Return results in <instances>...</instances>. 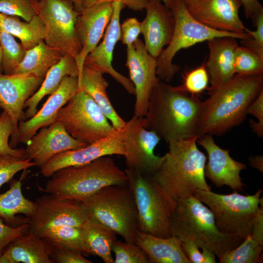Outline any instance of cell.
I'll use <instances>...</instances> for the list:
<instances>
[{"mask_svg":"<svg viewBox=\"0 0 263 263\" xmlns=\"http://www.w3.org/2000/svg\"><path fill=\"white\" fill-rule=\"evenodd\" d=\"M203 106L204 101L196 95L159 80L150 98L145 127L168 143L198 136Z\"/></svg>","mask_w":263,"mask_h":263,"instance_id":"cell-1","label":"cell"},{"mask_svg":"<svg viewBox=\"0 0 263 263\" xmlns=\"http://www.w3.org/2000/svg\"><path fill=\"white\" fill-rule=\"evenodd\" d=\"M263 90V75L235 74L226 83L209 89L204 101L199 124L198 137L221 135L244 119L249 105Z\"/></svg>","mask_w":263,"mask_h":263,"instance_id":"cell-2","label":"cell"},{"mask_svg":"<svg viewBox=\"0 0 263 263\" xmlns=\"http://www.w3.org/2000/svg\"><path fill=\"white\" fill-rule=\"evenodd\" d=\"M198 137L169 143V151L152 176L173 204L194 195L196 189L211 190L205 179V154L197 146Z\"/></svg>","mask_w":263,"mask_h":263,"instance_id":"cell-3","label":"cell"},{"mask_svg":"<svg viewBox=\"0 0 263 263\" xmlns=\"http://www.w3.org/2000/svg\"><path fill=\"white\" fill-rule=\"evenodd\" d=\"M171 236L193 240L201 248L212 251L218 259L244 239L238 234L220 231L210 209L194 195L178 201L170 218Z\"/></svg>","mask_w":263,"mask_h":263,"instance_id":"cell-4","label":"cell"},{"mask_svg":"<svg viewBox=\"0 0 263 263\" xmlns=\"http://www.w3.org/2000/svg\"><path fill=\"white\" fill-rule=\"evenodd\" d=\"M51 177L46 182L45 192L60 199L81 202L106 186L128 181L125 171L109 156L84 165L63 168Z\"/></svg>","mask_w":263,"mask_h":263,"instance_id":"cell-5","label":"cell"},{"mask_svg":"<svg viewBox=\"0 0 263 263\" xmlns=\"http://www.w3.org/2000/svg\"><path fill=\"white\" fill-rule=\"evenodd\" d=\"M89 217L92 218L134 243L138 227V212L134 196L127 183L106 186L82 201Z\"/></svg>","mask_w":263,"mask_h":263,"instance_id":"cell-6","label":"cell"},{"mask_svg":"<svg viewBox=\"0 0 263 263\" xmlns=\"http://www.w3.org/2000/svg\"><path fill=\"white\" fill-rule=\"evenodd\" d=\"M170 10L175 25L171 39L156 58V75L161 80L170 82L180 67L172 62L178 51L213 38L231 37L241 40L251 38L246 32L236 33L209 28L195 19L182 0H174Z\"/></svg>","mask_w":263,"mask_h":263,"instance_id":"cell-7","label":"cell"},{"mask_svg":"<svg viewBox=\"0 0 263 263\" xmlns=\"http://www.w3.org/2000/svg\"><path fill=\"white\" fill-rule=\"evenodd\" d=\"M124 171L136 204L137 230L156 237H171L170 218L176 205L165 195L152 175L127 168Z\"/></svg>","mask_w":263,"mask_h":263,"instance_id":"cell-8","label":"cell"},{"mask_svg":"<svg viewBox=\"0 0 263 263\" xmlns=\"http://www.w3.org/2000/svg\"><path fill=\"white\" fill-rule=\"evenodd\" d=\"M263 190L252 195H243L234 191L220 194L211 190L196 189L194 195L212 211L218 229L225 233L238 234L244 238L251 233L253 225L263 203Z\"/></svg>","mask_w":263,"mask_h":263,"instance_id":"cell-9","label":"cell"},{"mask_svg":"<svg viewBox=\"0 0 263 263\" xmlns=\"http://www.w3.org/2000/svg\"><path fill=\"white\" fill-rule=\"evenodd\" d=\"M46 32L44 42L75 59L81 50L75 29L79 14L71 0H32Z\"/></svg>","mask_w":263,"mask_h":263,"instance_id":"cell-10","label":"cell"},{"mask_svg":"<svg viewBox=\"0 0 263 263\" xmlns=\"http://www.w3.org/2000/svg\"><path fill=\"white\" fill-rule=\"evenodd\" d=\"M108 120L93 98L81 91L59 110L56 118L70 135L87 145L103 139L114 130Z\"/></svg>","mask_w":263,"mask_h":263,"instance_id":"cell-11","label":"cell"},{"mask_svg":"<svg viewBox=\"0 0 263 263\" xmlns=\"http://www.w3.org/2000/svg\"><path fill=\"white\" fill-rule=\"evenodd\" d=\"M122 131L127 169L153 175L164 159V156L154 153L160 137L146 128L144 117L134 115L126 122Z\"/></svg>","mask_w":263,"mask_h":263,"instance_id":"cell-12","label":"cell"},{"mask_svg":"<svg viewBox=\"0 0 263 263\" xmlns=\"http://www.w3.org/2000/svg\"><path fill=\"white\" fill-rule=\"evenodd\" d=\"M35 209L30 218V229L38 235L54 226L71 225L82 227L89 218L82 202L60 199L49 194L36 199Z\"/></svg>","mask_w":263,"mask_h":263,"instance_id":"cell-13","label":"cell"},{"mask_svg":"<svg viewBox=\"0 0 263 263\" xmlns=\"http://www.w3.org/2000/svg\"><path fill=\"white\" fill-rule=\"evenodd\" d=\"M126 66L135 89L134 115L144 117L152 91L160 80L156 75V59L148 53L143 41L138 38L132 44L127 46Z\"/></svg>","mask_w":263,"mask_h":263,"instance_id":"cell-14","label":"cell"},{"mask_svg":"<svg viewBox=\"0 0 263 263\" xmlns=\"http://www.w3.org/2000/svg\"><path fill=\"white\" fill-rule=\"evenodd\" d=\"M44 78L32 74L5 75L0 73V108L9 115L13 132L9 144L15 148L19 144V123L23 120L24 105L39 88Z\"/></svg>","mask_w":263,"mask_h":263,"instance_id":"cell-15","label":"cell"},{"mask_svg":"<svg viewBox=\"0 0 263 263\" xmlns=\"http://www.w3.org/2000/svg\"><path fill=\"white\" fill-rule=\"evenodd\" d=\"M124 154L122 129H114L105 137L93 143L55 155L40 167V173L45 177H51L64 167L84 165L104 156Z\"/></svg>","mask_w":263,"mask_h":263,"instance_id":"cell-16","label":"cell"},{"mask_svg":"<svg viewBox=\"0 0 263 263\" xmlns=\"http://www.w3.org/2000/svg\"><path fill=\"white\" fill-rule=\"evenodd\" d=\"M112 18L106 28L103 40L86 57L84 66L97 71L102 74H108L120 83L129 94H135L132 81L117 72L112 65L113 54L117 42L121 39L120 17L126 6L119 1L112 2Z\"/></svg>","mask_w":263,"mask_h":263,"instance_id":"cell-17","label":"cell"},{"mask_svg":"<svg viewBox=\"0 0 263 263\" xmlns=\"http://www.w3.org/2000/svg\"><path fill=\"white\" fill-rule=\"evenodd\" d=\"M197 142L205 149L208 155L205 177L217 188L226 185L234 191L242 190L244 185L240 174L246 169V165L234 160L228 150L221 148L215 143L212 135L199 137Z\"/></svg>","mask_w":263,"mask_h":263,"instance_id":"cell-18","label":"cell"},{"mask_svg":"<svg viewBox=\"0 0 263 263\" xmlns=\"http://www.w3.org/2000/svg\"><path fill=\"white\" fill-rule=\"evenodd\" d=\"M79 91L77 76H66L58 89L50 95L42 108L31 118L19 123L17 140L18 144H27L37 132L56 121L59 110Z\"/></svg>","mask_w":263,"mask_h":263,"instance_id":"cell-19","label":"cell"},{"mask_svg":"<svg viewBox=\"0 0 263 263\" xmlns=\"http://www.w3.org/2000/svg\"><path fill=\"white\" fill-rule=\"evenodd\" d=\"M112 3L102 2L84 8L79 12L75 23L81 50L76 58L79 76L82 71L86 56L98 44L111 20Z\"/></svg>","mask_w":263,"mask_h":263,"instance_id":"cell-20","label":"cell"},{"mask_svg":"<svg viewBox=\"0 0 263 263\" xmlns=\"http://www.w3.org/2000/svg\"><path fill=\"white\" fill-rule=\"evenodd\" d=\"M87 145L73 138L60 121H56L40 129L32 137L25 149L28 158L40 168L57 154Z\"/></svg>","mask_w":263,"mask_h":263,"instance_id":"cell-21","label":"cell"},{"mask_svg":"<svg viewBox=\"0 0 263 263\" xmlns=\"http://www.w3.org/2000/svg\"><path fill=\"white\" fill-rule=\"evenodd\" d=\"M146 15L141 22V33L148 53L155 58L170 42L175 21L170 9L160 0H148Z\"/></svg>","mask_w":263,"mask_h":263,"instance_id":"cell-22","label":"cell"},{"mask_svg":"<svg viewBox=\"0 0 263 263\" xmlns=\"http://www.w3.org/2000/svg\"><path fill=\"white\" fill-rule=\"evenodd\" d=\"M240 0H200L188 10L197 20L212 29L228 32L245 33L239 15Z\"/></svg>","mask_w":263,"mask_h":263,"instance_id":"cell-23","label":"cell"},{"mask_svg":"<svg viewBox=\"0 0 263 263\" xmlns=\"http://www.w3.org/2000/svg\"><path fill=\"white\" fill-rule=\"evenodd\" d=\"M236 39L222 37L207 41L209 52L205 65L211 85L209 89L224 85L235 75L234 53L238 46Z\"/></svg>","mask_w":263,"mask_h":263,"instance_id":"cell-24","label":"cell"},{"mask_svg":"<svg viewBox=\"0 0 263 263\" xmlns=\"http://www.w3.org/2000/svg\"><path fill=\"white\" fill-rule=\"evenodd\" d=\"M48 241L29 229L6 247L0 263H52Z\"/></svg>","mask_w":263,"mask_h":263,"instance_id":"cell-25","label":"cell"},{"mask_svg":"<svg viewBox=\"0 0 263 263\" xmlns=\"http://www.w3.org/2000/svg\"><path fill=\"white\" fill-rule=\"evenodd\" d=\"M134 243L146 254L149 263H190L176 236L162 238L137 230Z\"/></svg>","mask_w":263,"mask_h":263,"instance_id":"cell-26","label":"cell"},{"mask_svg":"<svg viewBox=\"0 0 263 263\" xmlns=\"http://www.w3.org/2000/svg\"><path fill=\"white\" fill-rule=\"evenodd\" d=\"M66 76H79V70L75 59L65 54L60 61L51 67L46 73L44 79L38 90L25 102L23 120L32 117L37 112L40 101L46 95H51L59 87Z\"/></svg>","mask_w":263,"mask_h":263,"instance_id":"cell-27","label":"cell"},{"mask_svg":"<svg viewBox=\"0 0 263 263\" xmlns=\"http://www.w3.org/2000/svg\"><path fill=\"white\" fill-rule=\"evenodd\" d=\"M101 73L85 66L79 76V91L89 94L115 130L121 129L126 121L117 113L107 93L109 83Z\"/></svg>","mask_w":263,"mask_h":263,"instance_id":"cell-28","label":"cell"},{"mask_svg":"<svg viewBox=\"0 0 263 263\" xmlns=\"http://www.w3.org/2000/svg\"><path fill=\"white\" fill-rule=\"evenodd\" d=\"M9 183V189L0 194V217L12 226L29 223L35 203L23 196L21 179H11Z\"/></svg>","mask_w":263,"mask_h":263,"instance_id":"cell-29","label":"cell"},{"mask_svg":"<svg viewBox=\"0 0 263 263\" xmlns=\"http://www.w3.org/2000/svg\"><path fill=\"white\" fill-rule=\"evenodd\" d=\"M82 227L87 255L97 256L105 263H113L112 247L116 241V234L105 225L90 217Z\"/></svg>","mask_w":263,"mask_h":263,"instance_id":"cell-30","label":"cell"},{"mask_svg":"<svg viewBox=\"0 0 263 263\" xmlns=\"http://www.w3.org/2000/svg\"><path fill=\"white\" fill-rule=\"evenodd\" d=\"M62 51L48 45L44 40L26 51L25 55L12 74H32L44 78L49 70L65 55Z\"/></svg>","mask_w":263,"mask_h":263,"instance_id":"cell-31","label":"cell"},{"mask_svg":"<svg viewBox=\"0 0 263 263\" xmlns=\"http://www.w3.org/2000/svg\"><path fill=\"white\" fill-rule=\"evenodd\" d=\"M0 27L20 40L25 50H28L45 38L43 24L36 15L29 22L22 21L19 17L0 13Z\"/></svg>","mask_w":263,"mask_h":263,"instance_id":"cell-32","label":"cell"},{"mask_svg":"<svg viewBox=\"0 0 263 263\" xmlns=\"http://www.w3.org/2000/svg\"><path fill=\"white\" fill-rule=\"evenodd\" d=\"M38 236L50 242L57 243L79 251L84 256L85 252L82 227L61 225L48 228Z\"/></svg>","mask_w":263,"mask_h":263,"instance_id":"cell-33","label":"cell"},{"mask_svg":"<svg viewBox=\"0 0 263 263\" xmlns=\"http://www.w3.org/2000/svg\"><path fill=\"white\" fill-rule=\"evenodd\" d=\"M263 245L254 239L251 233L236 248L219 259L220 263H259L263 262Z\"/></svg>","mask_w":263,"mask_h":263,"instance_id":"cell-34","label":"cell"},{"mask_svg":"<svg viewBox=\"0 0 263 263\" xmlns=\"http://www.w3.org/2000/svg\"><path fill=\"white\" fill-rule=\"evenodd\" d=\"M0 45L2 52V73L11 75L22 60L26 51L14 37L0 27Z\"/></svg>","mask_w":263,"mask_h":263,"instance_id":"cell-35","label":"cell"},{"mask_svg":"<svg viewBox=\"0 0 263 263\" xmlns=\"http://www.w3.org/2000/svg\"><path fill=\"white\" fill-rule=\"evenodd\" d=\"M235 74L263 75V58L250 49L238 46L234 58Z\"/></svg>","mask_w":263,"mask_h":263,"instance_id":"cell-36","label":"cell"},{"mask_svg":"<svg viewBox=\"0 0 263 263\" xmlns=\"http://www.w3.org/2000/svg\"><path fill=\"white\" fill-rule=\"evenodd\" d=\"M113 263H149L147 255L135 243L115 241L112 247Z\"/></svg>","mask_w":263,"mask_h":263,"instance_id":"cell-37","label":"cell"},{"mask_svg":"<svg viewBox=\"0 0 263 263\" xmlns=\"http://www.w3.org/2000/svg\"><path fill=\"white\" fill-rule=\"evenodd\" d=\"M30 159L10 154H0V188L20 170L36 166Z\"/></svg>","mask_w":263,"mask_h":263,"instance_id":"cell-38","label":"cell"},{"mask_svg":"<svg viewBox=\"0 0 263 263\" xmlns=\"http://www.w3.org/2000/svg\"><path fill=\"white\" fill-rule=\"evenodd\" d=\"M209 77L205 63L184 76L183 83L178 86L179 89L192 95L201 93L207 88Z\"/></svg>","mask_w":263,"mask_h":263,"instance_id":"cell-39","label":"cell"},{"mask_svg":"<svg viewBox=\"0 0 263 263\" xmlns=\"http://www.w3.org/2000/svg\"><path fill=\"white\" fill-rule=\"evenodd\" d=\"M52 263H92L78 250L57 243L48 241Z\"/></svg>","mask_w":263,"mask_h":263,"instance_id":"cell-40","label":"cell"},{"mask_svg":"<svg viewBox=\"0 0 263 263\" xmlns=\"http://www.w3.org/2000/svg\"><path fill=\"white\" fill-rule=\"evenodd\" d=\"M13 132L12 120L8 113L3 111L0 114V154H10L22 158H28L25 149L10 147L9 138Z\"/></svg>","mask_w":263,"mask_h":263,"instance_id":"cell-41","label":"cell"},{"mask_svg":"<svg viewBox=\"0 0 263 263\" xmlns=\"http://www.w3.org/2000/svg\"><path fill=\"white\" fill-rule=\"evenodd\" d=\"M0 13L21 18L26 22L37 15L32 0H0Z\"/></svg>","mask_w":263,"mask_h":263,"instance_id":"cell-42","label":"cell"},{"mask_svg":"<svg viewBox=\"0 0 263 263\" xmlns=\"http://www.w3.org/2000/svg\"><path fill=\"white\" fill-rule=\"evenodd\" d=\"M29 223H25L18 226L6 225L0 217V257L4 249L13 240L28 231Z\"/></svg>","mask_w":263,"mask_h":263,"instance_id":"cell-43","label":"cell"},{"mask_svg":"<svg viewBox=\"0 0 263 263\" xmlns=\"http://www.w3.org/2000/svg\"><path fill=\"white\" fill-rule=\"evenodd\" d=\"M254 26L256 27L254 31L246 28L245 32L251 38L242 40V43L263 58V13L259 15Z\"/></svg>","mask_w":263,"mask_h":263,"instance_id":"cell-44","label":"cell"},{"mask_svg":"<svg viewBox=\"0 0 263 263\" xmlns=\"http://www.w3.org/2000/svg\"><path fill=\"white\" fill-rule=\"evenodd\" d=\"M122 43L127 46L132 44L141 33V22L135 18L125 19L120 24Z\"/></svg>","mask_w":263,"mask_h":263,"instance_id":"cell-45","label":"cell"},{"mask_svg":"<svg viewBox=\"0 0 263 263\" xmlns=\"http://www.w3.org/2000/svg\"><path fill=\"white\" fill-rule=\"evenodd\" d=\"M253 115L258 120L255 122L252 119L249 121L253 132L261 137L263 136V90L249 105L247 114Z\"/></svg>","mask_w":263,"mask_h":263,"instance_id":"cell-46","label":"cell"},{"mask_svg":"<svg viewBox=\"0 0 263 263\" xmlns=\"http://www.w3.org/2000/svg\"><path fill=\"white\" fill-rule=\"evenodd\" d=\"M182 249L190 263H203L202 254L198 245L191 239H180Z\"/></svg>","mask_w":263,"mask_h":263,"instance_id":"cell-47","label":"cell"},{"mask_svg":"<svg viewBox=\"0 0 263 263\" xmlns=\"http://www.w3.org/2000/svg\"><path fill=\"white\" fill-rule=\"evenodd\" d=\"M119 1L126 7L133 11H142L145 9L148 0H83L82 8L92 6L94 4L102 2H113Z\"/></svg>","mask_w":263,"mask_h":263,"instance_id":"cell-48","label":"cell"},{"mask_svg":"<svg viewBox=\"0 0 263 263\" xmlns=\"http://www.w3.org/2000/svg\"><path fill=\"white\" fill-rule=\"evenodd\" d=\"M246 18L251 19L253 25L259 15L263 13V7L259 0H240Z\"/></svg>","mask_w":263,"mask_h":263,"instance_id":"cell-49","label":"cell"},{"mask_svg":"<svg viewBox=\"0 0 263 263\" xmlns=\"http://www.w3.org/2000/svg\"><path fill=\"white\" fill-rule=\"evenodd\" d=\"M251 234L254 239L263 245V203L260 206Z\"/></svg>","mask_w":263,"mask_h":263,"instance_id":"cell-50","label":"cell"},{"mask_svg":"<svg viewBox=\"0 0 263 263\" xmlns=\"http://www.w3.org/2000/svg\"><path fill=\"white\" fill-rule=\"evenodd\" d=\"M249 164L260 171H263V156H251L248 159Z\"/></svg>","mask_w":263,"mask_h":263,"instance_id":"cell-51","label":"cell"},{"mask_svg":"<svg viewBox=\"0 0 263 263\" xmlns=\"http://www.w3.org/2000/svg\"><path fill=\"white\" fill-rule=\"evenodd\" d=\"M202 250L203 263H216L215 255L212 251L206 248H203Z\"/></svg>","mask_w":263,"mask_h":263,"instance_id":"cell-52","label":"cell"},{"mask_svg":"<svg viewBox=\"0 0 263 263\" xmlns=\"http://www.w3.org/2000/svg\"><path fill=\"white\" fill-rule=\"evenodd\" d=\"M187 5L188 10L194 7L200 0H182Z\"/></svg>","mask_w":263,"mask_h":263,"instance_id":"cell-53","label":"cell"},{"mask_svg":"<svg viewBox=\"0 0 263 263\" xmlns=\"http://www.w3.org/2000/svg\"><path fill=\"white\" fill-rule=\"evenodd\" d=\"M73 1L76 9L80 12L82 8L83 0H71Z\"/></svg>","mask_w":263,"mask_h":263,"instance_id":"cell-54","label":"cell"},{"mask_svg":"<svg viewBox=\"0 0 263 263\" xmlns=\"http://www.w3.org/2000/svg\"><path fill=\"white\" fill-rule=\"evenodd\" d=\"M166 6L170 8L174 0H160Z\"/></svg>","mask_w":263,"mask_h":263,"instance_id":"cell-55","label":"cell"},{"mask_svg":"<svg viewBox=\"0 0 263 263\" xmlns=\"http://www.w3.org/2000/svg\"><path fill=\"white\" fill-rule=\"evenodd\" d=\"M1 60H2V52H1V46L0 45V73H3L2 67H1Z\"/></svg>","mask_w":263,"mask_h":263,"instance_id":"cell-56","label":"cell"}]
</instances>
